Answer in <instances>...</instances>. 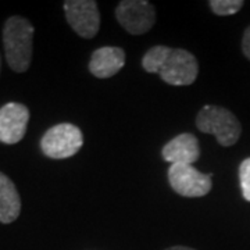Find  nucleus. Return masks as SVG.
<instances>
[{
  "label": "nucleus",
  "instance_id": "nucleus-1",
  "mask_svg": "<svg viewBox=\"0 0 250 250\" xmlns=\"http://www.w3.org/2000/svg\"><path fill=\"white\" fill-rule=\"evenodd\" d=\"M143 70L149 74H160L161 80L174 86L192 85L199 74L197 59L185 49L168 46H153L142 59Z\"/></svg>",
  "mask_w": 250,
  "mask_h": 250
},
{
  "label": "nucleus",
  "instance_id": "nucleus-2",
  "mask_svg": "<svg viewBox=\"0 0 250 250\" xmlns=\"http://www.w3.org/2000/svg\"><path fill=\"white\" fill-rule=\"evenodd\" d=\"M35 28L27 18L13 16L3 27L6 62L14 72H25L32 62Z\"/></svg>",
  "mask_w": 250,
  "mask_h": 250
},
{
  "label": "nucleus",
  "instance_id": "nucleus-3",
  "mask_svg": "<svg viewBox=\"0 0 250 250\" xmlns=\"http://www.w3.org/2000/svg\"><path fill=\"white\" fill-rule=\"evenodd\" d=\"M196 126L205 134L214 135L217 142L224 147L233 146L242 134L238 117L228 108L213 104H207L197 113Z\"/></svg>",
  "mask_w": 250,
  "mask_h": 250
},
{
  "label": "nucleus",
  "instance_id": "nucleus-4",
  "mask_svg": "<svg viewBox=\"0 0 250 250\" xmlns=\"http://www.w3.org/2000/svg\"><path fill=\"white\" fill-rule=\"evenodd\" d=\"M83 135L77 125L62 123L49 128L41 139V149L45 156L54 160L68 159L80 152Z\"/></svg>",
  "mask_w": 250,
  "mask_h": 250
},
{
  "label": "nucleus",
  "instance_id": "nucleus-5",
  "mask_svg": "<svg viewBox=\"0 0 250 250\" xmlns=\"http://www.w3.org/2000/svg\"><path fill=\"white\" fill-rule=\"evenodd\" d=\"M118 24L131 35H145L156 24V9L146 0H123L116 7Z\"/></svg>",
  "mask_w": 250,
  "mask_h": 250
},
{
  "label": "nucleus",
  "instance_id": "nucleus-6",
  "mask_svg": "<svg viewBox=\"0 0 250 250\" xmlns=\"http://www.w3.org/2000/svg\"><path fill=\"white\" fill-rule=\"evenodd\" d=\"M211 174H203L190 164H171L168 181L175 193L184 197H203L211 190Z\"/></svg>",
  "mask_w": 250,
  "mask_h": 250
},
{
  "label": "nucleus",
  "instance_id": "nucleus-7",
  "mask_svg": "<svg viewBox=\"0 0 250 250\" xmlns=\"http://www.w3.org/2000/svg\"><path fill=\"white\" fill-rule=\"evenodd\" d=\"M62 7L67 22L77 35L83 39L96 36L100 28V13L95 0H67Z\"/></svg>",
  "mask_w": 250,
  "mask_h": 250
},
{
  "label": "nucleus",
  "instance_id": "nucleus-8",
  "mask_svg": "<svg viewBox=\"0 0 250 250\" xmlns=\"http://www.w3.org/2000/svg\"><path fill=\"white\" fill-rule=\"evenodd\" d=\"M29 110L21 103H7L0 108V142L18 143L27 132Z\"/></svg>",
  "mask_w": 250,
  "mask_h": 250
},
{
  "label": "nucleus",
  "instance_id": "nucleus-9",
  "mask_svg": "<svg viewBox=\"0 0 250 250\" xmlns=\"http://www.w3.org/2000/svg\"><path fill=\"white\" fill-rule=\"evenodd\" d=\"M163 159L171 164H193L200 157V145L193 134L184 132L166 143L161 149Z\"/></svg>",
  "mask_w": 250,
  "mask_h": 250
},
{
  "label": "nucleus",
  "instance_id": "nucleus-10",
  "mask_svg": "<svg viewBox=\"0 0 250 250\" xmlns=\"http://www.w3.org/2000/svg\"><path fill=\"white\" fill-rule=\"evenodd\" d=\"M125 65V52L117 46H104L95 50L89 62V71L93 77L111 78Z\"/></svg>",
  "mask_w": 250,
  "mask_h": 250
},
{
  "label": "nucleus",
  "instance_id": "nucleus-11",
  "mask_svg": "<svg viewBox=\"0 0 250 250\" xmlns=\"http://www.w3.org/2000/svg\"><path fill=\"white\" fill-rule=\"evenodd\" d=\"M21 213V197L14 182L0 172V223H14Z\"/></svg>",
  "mask_w": 250,
  "mask_h": 250
},
{
  "label": "nucleus",
  "instance_id": "nucleus-12",
  "mask_svg": "<svg viewBox=\"0 0 250 250\" xmlns=\"http://www.w3.org/2000/svg\"><path fill=\"white\" fill-rule=\"evenodd\" d=\"M208 6L215 16L225 17V16L236 14L245 6V1L243 0H210Z\"/></svg>",
  "mask_w": 250,
  "mask_h": 250
},
{
  "label": "nucleus",
  "instance_id": "nucleus-13",
  "mask_svg": "<svg viewBox=\"0 0 250 250\" xmlns=\"http://www.w3.org/2000/svg\"><path fill=\"white\" fill-rule=\"evenodd\" d=\"M239 181L245 200L250 202V157L245 159L239 166Z\"/></svg>",
  "mask_w": 250,
  "mask_h": 250
},
{
  "label": "nucleus",
  "instance_id": "nucleus-14",
  "mask_svg": "<svg viewBox=\"0 0 250 250\" xmlns=\"http://www.w3.org/2000/svg\"><path fill=\"white\" fill-rule=\"evenodd\" d=\"M242 52L245 54V57L250 62V25L246 28L243 39H242Z\"/></svg>",
  "mask_w": 250,
  "mask_h": 250
},
{
  "label": "nucleus",
  "instance_id": "nucleus-15",
  "mask_svg": "<svg viewBox=\"0 0 250 250\" xmlns=\"http://www.w3.org/2000/svg\"><path fill=\"white\" fill-rule=\"evenodd\" d=\"M166 250H196L192 249V248H187V246H172V248H168Z\"/></svg>",
  "mask_w": 250,
  "mask_h": 250
},
{
  "label": "nucleus",
  "instance_id": "nucleus-16",
  "mask_svg": "<svg viewBox=\"0 0 250 250\" xmlns=\"http://www.w3.org/2000/svg\"><path fill=\"white\" fill-rule=\"evenodd\" d=\"M0 68H1V62H0Z\"/></svg>",
  "mask_w": 250,
  "mask_h": 250
}]
</instances>
